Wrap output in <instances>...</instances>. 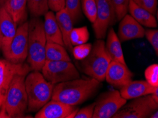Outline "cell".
Here are the masks:
<instances>
[{
  "label": "cell",
  "instance_id": "obj_1",
  "mask_svg": "<svg viewBox=\"0 0 158 118\" xmlns=\"http://www.w3.org/2000/svg\"><path fill=\"white\" fill-rule=\"evenodd\" d=\"M102 86L101 81L92 77L87 79H80V77L56 84L51 99L76 106L92 98Z\"/></svg>",
  "mask_w": 158,
  "mask_h": 118
},
{
  "label": "cell",
  "instance_id": "obj_2",
  "mask_svg": "<svg viewBox=\"0 0 158 118\" xmlns=\"http://www.w3.org/2000/svg\"><path fill=\"white\" fill-rule=\"evenodd\" d=\"M28 73L16 74L11 81L5 99L0 108L1 118L23 117L28 108L25 78Z\"/></svg>",
  "mask_w": 158,
  "mask_h": 118
},
{
  "label": "cell",
  "instance_id": "obj_3",
  "mask_svg": "<svg viewBox=\"0 0 158 118\" xmlns=\"http://www.w3.org/2000/svg\"><path fill=\"white\" fill-rule=\"evenodd\" d=\"M45 38L44 22L38 17L28 21L27 64L32 71H41L45 62Z\"/></svg>",
  "mask_w": 158,
  "mask_h": 118
},
{
  "label": "cell",
  "instance_id": "obj_4",
  "mask_svg": "<svg viewBox=\"0 0 158 118\" xmlns=\"http://www.w3.org/2000/svg\"><path fill=\"white\" fill-rule=\"evenodd\" d=\"M55 84L48 81L39 71L26 76L25 87L28 97L27 112H36L51 100Z\"/></svg>",
  "mask_w": 158,
  "mask_h": 118
},
{
  "label": "cell",
  "instance_id": "obj_5",
  "mask_svg": "<svg viewBox=\"0 0 158 118\" xmlns=\"http://www.w3.org/2000/svg\"><path fill=\"white\" fill-rule=\"evenodd\" d=\"M111 59L105 50V43L102 39L95 41L88 56L80 60L79 67L83 73L103 82Z\"/></svg>",
  "mask_w": 158,
  "mask_h": 118
},
{
  "label": "cell",
  "instance_id": "obj_6",
  "mask_svg": "<svg viewBox=\"0 0 158 118\" xmlns=\"http://www.w3.org/2000/svg\"><path fill=\"white\" fill-rule=\"evenodd\" d=\"M41 71L45 79L55 85L80 77V72L71 61L45 60Z\"/></svg>",
  "mask_w": 158,
  "mask_h": 118
},
{
  "label": "cell",
  "instance_id": "obj_7",
  "mask_svg": "<svg viewBox=\"0 0 158 118\" xmlns=\"http://www.w3.org/2000/svg\"><path fill=\"white\" fill-rule=\"evenodd\" d=\"M118 110L114 118H147L158 109V103L151 94L135 98Z\"/></svg>",
  "mask_w": 158,
  "mask_h": 118
},
{
  "label": "cell",
  "instance_id": "obj_8",
  "mask_svg": "<svg viewBox=\"0 0 158 118\" xmlns=\"http://www.w3.org/2000/svg\"><path fill=\"white\" fill-rule=\"evenodd\" d=\"M127 103L116 89L103 93L95 102L92 118H111Z\"/></svg>",
  "mask_w": 158,
  "mask_h": 118
},
{
  "label": "cell",
  "instance_id": "obj_9",
  "mask_svg": "<svg viewBox=\"0 0 158 118\" xmlns=\"http://www.w3.org/2000/svg\"><path fill=\"white\" fill-rule=\"evenodd\" d=\"M97 15L93 24L96 38L104 39L108 29L116 21V13L111 0H96Z\"/></svg>",
  "mask_w": 158,
  "mask_h": 118
},
{
  "label": "cell",
  "instance_id": "obj_10",
  "mask_svg": "<svg viewBox=\"0 0 158 118\" xmlns=\"http://www.w3.org/2000/svg\"><path fill=\"white\" fill-rule=\"evenodd\" d=\"M28 21H25L18 26L16 34L11 40L4 58L12 62L23 63L28 56Z\"/></svg>",
  "mask_w": 158,
  "mask_h": 118
},
{
  "label": "cell",
  "instance_id": "obj_11",
  "mask_svg": "<svg viewBox=\"0 0 158 118\" xmlns=\"http://www.w3.org/2000/svg\"><path fill=\"white\" fill-rule=\"evenodd\" d=\"M31 70L27 63L15 64L5 58L0 59V108L3 105L14 76L16 74L28 73Z\"/></svg>",
  "mask_w": 158,
  "mask_h": 118
},
{
  "label": "cell",
  "instance_id": "obj_12",
  "mask_svg": "<svg viewBox=\"0 0 158 118\" xmlns=\"http://www.w3.org/2000/svg\"><path fill=\"white\" fill-rule=\"evenodd\" d=\"M75 106L67 105L60 101L50 100L36 112L35 118H73L77 112Z\"/></svg>",
  "mask_w": 158,
  "mask_h": 118
},
{
  "label": "cell",
  "instance_id": "obj_13",
  "mask_svg": "<svg viewBox=\"0 0 158 118\" xmlns=\"http://www.w3.org/2000/svg\"><path fill=\"white\" fill-rule=\"evenodd\" d=\"M134 74L126 64L111 61L105 75V80L115 88H120L133 80Z\"/></svg>",
  "mask_w": 158,
  "mask_h": 118
},
{
  "label": "cell",
  "instance_id": "obj_14",
  "mask_svg": "<svg viewBox=\"0 0 158 118\" xmlns=\"http://www.w3.org/2000/svg\"><path fill=\"white\" fill-rule=\"evenodd\" d=\"M16 24L4 6H0V50L6 53L16 31Z\"/></svg>",
  "mask_w": 158,
  "mask_h": 118
},
{
  "label": "cell",
  "instance_id": "obj_15",
  "mask_svg": "<svg viewBox=\"0 0 158 118\" xmlns=\"http://www.w3.org/2000/svg\"><path fill=\"white\" fill-rule=\"evenodd\" d=\"M119 24L118 37L120 41L138 39L145 36V29L130 14H126L121 19Z\"/></svg>",
  "mask_w": 158,
  "mask_h": 118
},
{
  "label": "cell",
  "instance_id": "obj_16",
  "mask_svg": "<svg viewBox=\"0 0 158 118\" xmlns=\"http://www.w3.org/2000/svg\"><path fill=\"white\" fill-rule=\"evenodd\" d=\"M121 96L126 100L141 97L146 95L152 94L158 89V86H152L146 81H131L119 88Z\"/></svg>",
  "mask_w": 158,
  "mask_h": 118
},
{
  "label": "cell",
  "instance_id": "obj_17",
  "mask_svg": "<svg viewBox=\"0 0 158 118\" xmlns=\"http://www.w3.org/2000/svg\"><path fill=\"white\" fill-rule=\"evenodd\" d=\"M44 28L48 43H57L64 46L63 35L53 11H48L44 15Z\"/></svg>",
  "mask_w": 158,
  "mask_h": 118
},
{
  "label": "cell",
  "instance_id": "obj_18",
  "mask_svg": "<svg viewBox=\"0 0 158 118\" xmlns=\"http://www.w3.org/2000/svg\"><path fill=\"white\" fill-rule=\"evenodd\" d=\"M105 50L111 61H116L126 64L123 56L121 43L118 35L113 28H110L108 32L106 42L105 43Z\"/></svg>",
  "mask_w": 158,
  "mask_h": 118
},
{
  "label": "cell",
  "instance_id": "obj_19",
  "mask_svg": "<svg viewBox=\"0 0 158 118\" xmlns=\"http://www.w3.org/2000/svg\"><path fill=\"white\" fill-rule=\"evenodd\" d=\"M128 12H129L130 15L141 26L148 28H157V23L155 15L145 9L138 6L133 0H131L129 2Z\"/></svg>",
  "mask_w": 158,
  "mask_h": 118
},
{
  "label": "cell",
  "instance_id": "obj_20",
  "mask_svg": "<svg viewBox=\"0 0 158 118\" xmlns=\"http://www.w3.org/2000/svg\"><path fill=\"white\" fill-rule=\"evenodd\" d=\"M56 21L60 29L64 47H67L70 51H72L73 46L70 40V34L73 28V22L70 14L63 8L61 10L56 12Z\"/></svg>",
  "mask_w": 158,
  "mask_h": 118
},
{
  "label": "cell",
  "instance_id": "obj_21",
  "mask_svg": "<svg viewBox=\"0 0 158 118\" xmlns=\"http://www.w3.org/2000/svg\"><path fill=\"white\" fill-rule=\"evenodd\" d=\"M14 19L16 26L27 20V0H8L4 6Z\"/></svg>",
  "mask_w": 158,
  "mask_h": 118
},
{
  "label": "cell",
  "instance_id": "obj_22",
  "mask_svg": "<svg viewBox=\"0 0 158 118\" xmlns=\"http://www.w3.org/2000/svg\"><path fill=\"white\" fill-rule=\"evenodd\" d=\"M45 59L48 61H71L64 46L48 42L45 48Z\"/></svg>",
  "mask_w": 158,
  "mask_h": 118
},
{
  "label": "cell",
  "instance_id": "obj_23",
  "mask_svg": "<svg viewBox=\"0 0 158 118\" xmlns=\"http://www.w3.org/2000/svg\"><path fill=\"white\" fill-rule=\"evenodd\" d=\"M27 7L31 15L39 18L48 11V0H27Z\"/></svg>",
  "mask_w": 158,
  "mask_h": 118
},
{
  "label": "cell",
  "instance_id": "obj_24",
  "mask_svg": "<svg viewBox=\"0 0 158 118\" xmlns=\"http://www.w3.org/2000/svg\"><path fill=\"white\" fill-rule=\"evenodd\" d=\"M89 38L88 28L86 26L73 28L70 34V40L73 46L86 43Z\"/></svg>",
  "mask_w": 158,
  "mask_h": 118
},
{
  "label": "cell",
  "instance_id": "obj_25",
  "mask_svg": "<svg viewBox=\"0 0 158 118\" xmlns=\"http://www.w3.org/2000/svg\"><path fill=\"white\" fill-rule=\"evenodd\" d=\"M64 9L70 14L73 22L77 23L82 16L80 0H64Z\"/></svg>",
  "mask_w": 158,
  "mask_h": 118
},
{
  "label": "cell",
  "instance_id": "obj_26",
  "mask_svg": "<svg viewBox=\"0 0 158 118\" xmlns=\"http://www.w3.org/2000/svg\"><path fill=\"white\" fill-rule=\"evenodd\" d=\"M82 7L84 14L91 23H93L97 15L96 0H82Z\"/></svg>",
  "mask_w": 158,
  "mask_h": 118
},
{
  "label": "cell",
  "instance_id": "obj_27",
  "mask_svg": "<svg viewBox=\"0 0 158 118\" xmlns=\"http://www.w3.org/2000/svg\"><path fill=\"white\" fill-rule=\"evenodd\" d=\"M92 45L89 43H84V44L75 45L73 47L72 52H73V56L75 59L80 61L87 57L89 54L90 53L92 50Z\"/></svg>",
  "mask_w": 158,
  "mask_h": 118
},
{
  "label": "cell",
  "instance_id": "obj_28",
  "mask_svg": "<svg viewBox=\"0 0 158 118\" xmlns=\"http://www.w3.org/2000/svg\"><path fill=\"white\" fill-rule=\"evenodd\" d=\"M130 1L131 0H111L117 21H120L128 13Z\"/></svg>",
  "mask_w": 158,
  "mask_h": 118
},
{
  "label": "cell",
  "instance_id": "obj_29",
  "mask_svg": "<svg viewBox=\"0 0 158 118\" xmlns=\"http://www.w3.org/2000/svg\"><path fill=\"white\" fill-rule=\"evenodd\" d=\"M146 81L152 86H158V65L153 64L146 68L145 71Z\"/></svg>",
  "mask_w": 158,
  "mask_h": 118
},
{
  "label": "cell",
  "instance_id": "obj_30",
  "mask_svg": "<svg viewBox=\"0 0 158 118\" xmlns=\"http://www.w3.org/2000/svg\"><path fill=\"white\" fill-rule=\"evenodd\" d=\"M138 6L145 9L153 15L157 12V0H133Z\"/></svg>",
  "mask_w": 158,
  "mask_h": 118
},
{
  "label": "cell",
  "instance_id": "obj_31",
  "mask_svg": "<svg viewBox=\"0 0 158 118\" xmlns=\"http://www.w3.org/2000/svg\"><path fill=\"white\" fill-rule=\"evenodd\" d=\"M145 36L151 44L155 52L158 55V31L157 29H148L145 31Z\"/></svg>",
  "mask_w": 158,
  "mask_h": 118
},
{
  "label": "cell",
  "instance_id": "obj_32",
  "mask_svg": "<svg viewBox=\"0 0 158 118\" xmlns=\"http://www.w3.org/2000/svg\"><path fill=\"white\" fill-rule=\"evenodd\" d=\"M95 106V102L88 106L77 110L73 118H92Z\"/></svg>",
  "mask_w": 158,
  "mask_h": 118
},
{
  "label": "cell",
  "instance_id": "obj_33",
  "mask_svg": "<svg viewBox=\"0 0 158 118\" xmlns=\"http://www.w3.org/2000/svg\"><path fill=\"white\" fill-rule=\"evenodd\" d=\"M49 9L57 12L64 7V0H48Z\"/></svg>",
  "mask_w": 158,
  "mask_h": 118
},
{
  "label": "cell",
  "instance_id": "obj_34",
  "mask_svg": "<svg viewBox=\"0 0 158 118\" xmlns=\"http://www.w3.org/2000/svg\"><path fill=\"white\" fill-rule=\"evenodd\" d=\"M151 96L153 99L155 100V102H157L158 103V89H157L152 94H151Z\"/></svg>",
  "mask_w": 158,
  "mask_h": 118
},
{
  "label": "cell",
  "instance_id": "obj_35",
  "mask_svg": "<svg viewBox=\"0 0 158 118\" xmlns=\"http://www.w3.org/2000/svg\"><path fill=\"white\" fill-rule=\"evenodd\" d=\"M150 118H157L158 117V111L156 110L155 112H153L152 114L150 115Z\"/></svg>",
  "mask_w": 158,
  "mask_h": 118
},
{
  "label": "cell",
  "instance_id": "obj_36",
  "mask_svg": "<svg viewBox=\"0 0 158 118\" xmlns=\"http://www.w3.org/2000/svg\"><path fill=\"white\" fill-rule=\"evenodd\" d=\"M8 0H0V6H4Z\"/></svg>",
  "mask_w": 158,
  "mask_h": 118
}]
</instances>
